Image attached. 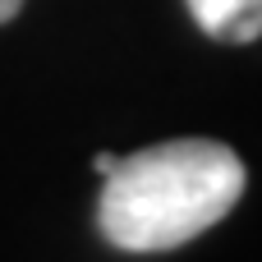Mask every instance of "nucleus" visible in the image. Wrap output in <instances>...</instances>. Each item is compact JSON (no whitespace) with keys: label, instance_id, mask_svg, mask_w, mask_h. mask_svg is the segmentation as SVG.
Returning a JSON list of instances; mask_svg holds the SVG:
<instances>
[{"label":"nucleus","instance_id":"f257e3e1","mask_svg":"<svg viewBox=\"0 0 262 262\" xmlns=\"http://www.w3.org/2000/svg\"><path fill=\"white\" fill-rule=\"evenodd\" d=\"M244 180L239 152L216 138L152 143L101 175L97 226L124 253H166L226 221Z\"/></svg>","mask_w":262,"mask_h":262},{"label":"nucleus","instance_id":"f03ea898","mask_svg":"<svg viewBox=\"0 0 262 262\" xmlns=\"http://www.w3.org/2000/svg\"><path fill=\"white\" fill-rule=\"evenodd\" d=\"M193 23L216 41H258L262 0H184Z\"/></svg>","mask_w":262,"mask_h":262},{"label":"nucleus","instance_id":"7ed1b4c3","mask_svg":"<svg viewBox=\"0 0 262 262\" xmlns=\"http://www.w3.org/2000/svg\"><path fill=\"white\" fill-rule=\"evenodd\" d=\"M115 166H120V157H115V152H97V157H92V170H97V175H111Z\"/></svg>","mask_w":262,"mask_h":262},{"label":"nucleus","instance_id":"20e7f679","mask_svg":"<svg viewBox=\"0 0 262 262\" xmlns=\"http://www.w3.org/2000/svg\"><path fill=\"white\" fill-rule=\"evenodd\" d=\"M18 9H23V0H0V23H9Z\"/></svg>","mask_w":262,"mask_h":262}]
</instances>
